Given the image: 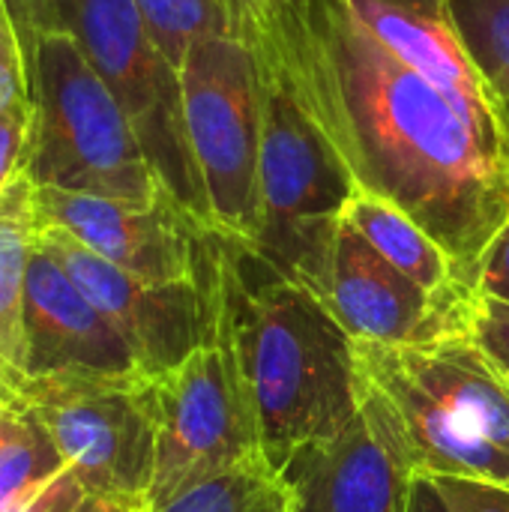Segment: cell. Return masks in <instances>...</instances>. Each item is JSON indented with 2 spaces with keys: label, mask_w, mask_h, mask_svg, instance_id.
I'll return each instance as SVG.
<instances>
[{
  "label": "cell",
  "mask_w": 509,
  "mask_h": 512,
  "mask_svg": "<svg viewBox=\"0 0 509 512\" xmlns=\"http://www.w3.org/2000/svg\"><path fill=\"white\" fill-rule=\"evenodd\" d=\"M234 33L300 102L357 189L402 207L465 288L509 222V153L342 0H228Z\"/></svg>",
  "instance_id": "1"
},
{
  "label": "cell",
  "mask_w": 509,
  "mask_h": 512,
  "mask_svg": "<svg viewBox=\"0 0 509 512\" xmlns=\"http://www.w3.org/2000/svg\"><path fill=\"white\" fill-rule=\"evenodd\" d=\"M213 315L252 396L261 450L282 474L309 444L330 441L360 411L354 339L297 279L249 243L204 231Z\"/></svg>",
  "instance_id": "2"
},
{
  "label": "cell",
  "mask_w": 509,
  "mask_h": 512,
  "mask_svg": "<svg viewBox=\"0 0 509 512\" xmlns=\"http://www.w3.org/2000/svg\"><path fill=\"white\" fill-rule=\"evenodd\" d=\"M354 363L393 414L414 474L509 489V384L465 333L420 345L354 342Z\"/></svg>",
  "instance_id": "3"
},
{
  "label": "cell",
  "mask_w": 509,
  "mask_h": 512,
  "mask_svg": "<svg viewBox=\"0 0 509 512\" xmlns=\"http://www.w3.org/2000/svg\"><path fill=\"white\" fill-rule=\"evenodd\" d=\"M21 171L36 189L132 204L165 195L129 117L66 30L39 42Z\"/></svg>",
  "instance_id": "4"
},
{
  "label": "cell",
  "mask_w": 509,
  "mask_h": 512,
  "mask_svg": "<svg viewBox=\"0 0 509 512\" xmlns=\"http://www.w3.org/2000/svg\"><path fill=\"white\" fill-rule=\"evenodd\" d=\"M66 30L129 117L162 192L210 228L207 192L186 132L180 69L159 48L135 0H57Z\"/></svg>",
  "instance_id": "5"
},
{
  "label": "cell",
  "mask_w": 509,
  "mask_h": 512,
  "mask_svg": "<svg viewBox=\"0 0 509 512\" xmlns=\"http://www.w3.org/2000/svg\"><path fill=\"white\" fill-rule=\"evenodd\" d=\"M258 192L261 222L249 246L318 297L357 183L327 135L267 69Z\"/></svg>",
  "instance_id": "6"
},
{
  "label": "cell",
  "mask_w": 509,
  "mask_h": 512,
  "mask_svg": "<svg viewBox=\"0 0 509 512\" xmlns=\"http://www.w3.org/2000/svg\"><path fill=\"white\" fill-rule=\"evenodd\" d=\"M180 84L213 231L252 243L261 222V60L240 33H213L189 45Z\"/></svg>",
  "instance_id": "7"
},
{
  "label": "cell",
  "mask_w": 509,
  "mask_h": 512,
  "mask_svg": "<svg viewBox=\"0 0 509 512\" xmlns=\"http://www.w3.org/2000/svg\"><path fill=\"white\" fill-rule=\"evenodd\" d=\"M153 393L159 429L147 510H159L225 471L267 462L249 387L216 315L207 342L156 378Z\"/></svg>",
  "instance_id": "8"
},
{
  "label": "cell",
  "mask_w": 509,
  "mask_h": 512,
  "mask_svg": "<svg viewBox=\"0 0 509 512\" xmlns=\"http://www.w3.org/2000/svg\"><path fill=\"white\" fill-rule=\"evenodd\" d=\"M12 405L45 426L87 498L147 510L159 429L153 381L27 378Z\"/></svg>",
  "instance_id": "9"
},
{
  "label": "cell",
  "mask_w": 509,
  "mask_h": 512,
  "mask_svg": "<svg viewBox=\"0 0 509 512\" xmlns=\"http://www.w3.org/2000/svg\"><path fill=\"white\" fill-rule=\"evenodd\" d=\"M36 243L114 324L150 381L177 369L207 342L213 327V300L204 267L198 282L159 285L108 264L54 225L39 222Z\"/></svg>",
  "instance_id": "10"
},
{
  "label": "cell",
  "mask_w": 509,
  "mask_h": 512,
  "mask_svg": "<svg viewBox=\"0 0 509 512\" xmlns=\"http://www.w3.org/2000/svg\"><path fill=\"white\" fill-rule=\"evenodd\" d=\"M282 480L291 512H408L414 468L393 414L360 384V411L348 429L294 453Z\"/></svg>",
  "instance_id": "11"
},
{
  "label": "cell",
  "mask_w": 509,
  "mask_h": 512,
  "mask_svg": "<svg viewBox=\"0 0 509 512\" xmlns=\"http://www.w3.org/2000/svg\"><path fill=\"white\" fill-rule=\"evenodd\" d=\"M465 291L432 294L396 270L351 222H339L318 300L354 342L420 345L465 333Z\"/></svg>",
  "instance_id": "12"
},
{
  "label": "cell",
  "mask_w": 509,
  "mask_h": 512,
  "mask_svg": "<svg viewBox=\"0 0 509 512\" xmlns=\"http://www.w3.org/2000/svg\"><path fill=\"white\" fill-rule=\"evenodd\" d=\"M42 225H54L108 264L147 282H198L204 231L168 195L132 204L60 189H36Z\"/></svg>",
  "instance_id": "13"
},
{
  "label": "cell",
  "mask_w": 509,
  "mask_h": 512,
  "mask_svg": "<svg viewBox=\"0 0 509 512\" xmlns=\"http://www.w3.org/2000/svg\"><path fill=\"white\" fill-rule=\"evenodd\" d=\"M27 378L150 381L126 339L36 243L24 282Z\"/></svg>",
  "instance_id": "14"
},
{
  "label": "cell",
  "mask_w": 509,
  "mask_h": 512,
  "mask_svg": "<svg viewBox=\"0 0 509 512\" xmlns=\"http://www.w3.org/2000/svg\"><path fill=\"white\" fill-rule=\"evenodd\" d=\"M345 9L405 66L447 93L468 120L509 153L501 102L477 69L450 0H342Z\"/></svg>",
  "instance_id": "15"
},
{
  "label": "cell",
  "mask_w": 509,
  "mask_h": 512,
  "mask_svg": "<svg viewBox=\"0 0 509 512\" xmlns=\"http://www.w3.org/2000/svg\"><path fill=\"white\" fill-rule=\"evenodd\" d=\"M36 240V186L18 168L0 192V405H12L27 381L24 282Z\"/></svg>",
  "instance_id": "16"
},
{
  "label": "cell",
  "mask_w": 509,
  "mask_h": 512,
  "mask_svg": "<svg viewBox=\"0 0 509 512\" xmlns=\"http://www.w3.org/2000/svg\"><path fill=\"white\" fill-rule=\"evenodd\" d=\"M396 270L414 279L432 294H456L465 285L456 276L450 255L435 243V237L420 228L402 207L372 192L357 189L342 213Z\"/></svg>",
  "instance_id": "17"
},
{
  "label": "cell",
  "mask_w": 509,
  "mask_h": 512,
  "mask_svg": "<svg viewBox=\"0 0 509 512\" xmlns=\"http://www.w3.org/2000/svg\"><path fill=\"white\" fill-rule=\"evenodd\" d=\"M66 468L45 426L21 405H0V512Z\"/></svg>",
  "instance_id": "18"
},
{
  "label": "cell",
  "mask_w": 509,
  "mask_h": 512,
  "mask_svg": "<svg viewBox=\"0 0 509 512\" xmlns=\"http://www.w3.org/2000/svg\"><path fill=\"white\" fill-rule=\"evenodd\" d=\"M144 512H291V495L282 474L267 462H252Z\"/></svg>",
  "instance_id": "19"
},
{
  "label": "cell",
  "mask_w": 509,
  "mask_h": 512,
  "mask_svg": "<svg viewBox=\"0 0 509 512\" xmlns=\"http://www.w3.org/2000/svg\"><path fill=\"white\" fill-rule=\"evenodd\" d=\"M150 33L168 60L180 69L189 45L213 33H234L228 0H135Z\"/></svg>",
  "instance_id": "20"
},
{
  "label": "cell",
  "mask_w": 509,
  "mask_h": 512,
  "mask_svg": "<svg viewBox=\"0 0 509 512\" xmlns=\"http://www.w3.org/2000/svg\"><path fill=\"white\" fill-rule=\"evenodd\" d=\"M462 39L498 102L509 96V0H450Z\"/></svg>",
  "instance_id": "21"
},
{
  "label": "cell",
  "mask_w": 509,
  "mask_h": 512,
  "mask_svg": "<svg viewBox=\"0 0 509 512\" xmlns=\"http://www.w3.org/2000/svg\"><path fill=\"white\" fill-rule=\"evenodd\" d=\"M465 336L480 348L492 369L509 384V303L483 291H468L462 303Z\"/></svg>",
  "instance_id": "22"
},
{
  "label": "cell",
  "mask_w": 509,
  "mask_h": 512,
  "mask_svg": "<svg viewBox=\"0 0 509 512\" xmlns=\"http://www.w3.org/2000/svg\"><path fill=\"white\" fill-rule=\"evenodd\" d=\"M0 9L6 12L21 54H24V66H27V81L39 54V42L51 33L60 30L57 24V0H0Z\"/></svg>",
  "instance_id": "23"
},
{
  "label": "cell",
  "mask_w": 509,
  "mask_h": 512,
  "mask_svg": "<svg viewBox=\"0 0 509 512\" xmlns=\"http://www.w3.org/2000/svg\"><path fill=\"white\" fill-rule=\"evenodd\" d=\"M30 108V81L18 36L0 9V117Z\"/></svg>",
  "instance_id": "24"
},
{
  "label": "cell",
  "mask_w": 509,
  "mask_h": 512,
  "mask_svg": "<svg viewBox=\"0 0 509 512\" xmlns=\"http://www.w3.org/2000/svg\"><path fill=\"white\" fill-rule=\"evenodd\" d=\"M450 512H509V489L486 480L432 477Z\"/></svg>",
  "instance_id": "25"
},
{
  "label": "cell",
  "mask_w": 509,
  "mask_h": 512,
  "mask_svg": "<svg viewBox=\"0 0 509 512\" xmlns=\"http://www.w3.org/2000/svg\"><path fill=\"white\" fill-rule=\"evenodd\" d=\"M474 288L509 303V222L498 231V237L489 243V249L483 252Z\"/></svg>",
  "instance_id": "26"
},
{
  "label": "cell",
  "mask_w": 509,
  "mask_h": 512,
  "mask_svg": "<svg viewBox=\"0 0 509 512\" xmlns=\"http://www.w3.org/2000/svg\"><path fill=\"white\" fill-rule=\"evenodd\" d=\"M27 129H30V108H21V111L0 117V192L15 177V171L21 168Z\"/></svg>",
  "instance_id": "27"
},
{
  "label": "cell",
  "mask_w": 509,
  "mask_h": 512,
  "mask_svg": "<svg viewBox=\"0 0 509 512\" xmlns=\"http://www.w3.org/2000/svg\"><path fill=\"white\" fill-rule=\"evenodd\" d=\"M408 512H450V507L441 498V492L435 489L432 477L414 474L411 495H408Z\"/></svg>",
  "instance_id": "28"
},
{
  "label": "cell",
  "mask_w": 509,
  "mask_h": 512,
  "mask_svg": "<svg viewBox=\"0 0 509 512\" xmlns=\"http://www.w3.org/2000/svg\"><path fill=\"white\" fill-rule=\"evenodd\" d=\"M75 512H144V507H132V504H120L108 498H87Z\"/></svg>",
  "instance_id": "29"
},
{
  "label": "cell",
  "mask_w": 509,
  "mask_h": 512,
  "mask_svg": "<svg viewBox=\"0 0 509 512\" xmlns=\"http://www.w3.org/2000/svg\"><path fill=\"white\" fill-rule=\"evenodd\" d=\"M501 120H504V129H507L509 135V96L501 99Z\"/></svg>",
  "instance_id": "30"
}]
</instances>
